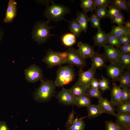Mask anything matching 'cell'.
<instances>
[{
	"label": "cell",
	"mask_w": 130,
	"mask_h": 130,
	"mask_svg": "<svg viewBox=\"0 0 130 130\" xmlns=\"http://www.w3.org/2000/svg\"><path fill=\"white\" fill-rule=\"evenodd\" d=\"M56 87L52 80L48 79L42 80L39 86L34 93V100L40 103L48 102L55 95Z\"/></svg>",
	"instance_id": "cell-1"
},
{
	"label": "cell",
	"mask_w": 130,
	"mask_h": 130,
	"mask_svg": "<svg viewBox=\"0 0 130 130\" xmlns=\"http://www.w3.org/2000/svg\"><path fill=\"white\" fill-rule=\"evenodd\" d=\"M49 21H40L36 22L32 32V38L39 45L44 43L55 35L50 33V30L53 26H50Z\"/></svg>",
	"instance_id": "cell-2"
},
{
	"label": "cell",
	"mask_w": 130,
	"mask_h": 130,
	"mask_svg": "<svg viewBox=\"0 0 130 130\" xmlns=\"http://www.w3.org/2000/svg\"><path fill=\"white\" fill-rule=\"evenodd\" d=\"M70 13L68 7L53 2L51 5L47 6L44 14L47 20L57 22L65 20L64 16Z\"/></svg>",
	"instance_id": "cell-3"
},
{
	"label": "cell",
	"mask_w": 130,
	"mask_h": 130,
	"mask_svg": "<svg viewBox=\"0 0 130 130\" xmlns=\"http://www.w3.org/2000/svg\"><path fill=\"white\" fill-rule=\"evenodd\" d=\"M75 78V74L72 65L61 66L57 71L54 83L56 87H60L69 84Z\"/></svg>",
	"instance_id": "cell-4"
},
{
	"label": "cell",
	"mask_w": 130,
	"mask_h": 130,
	"mask_svg": "<svg viewBox=\"0 0 130 130\" xmlns=\"http://www.w3.org/2000/svg\"><path fill=\"white\" fill-rule=\"evenodd\" d=\"M66 52L67 53L66 64L75 66L79 69H82L86 66L85 59L79 54L77 50L70 47Z\"/></svg>",
	"instance_id": "cell-5"
},
{
	"label": "cell",
	"mask_w": 130,
	"mask_h": 130,
	"mask_svg": "<svg viewBox=\"0 0 130 130\" xmlns=\"http://www.w3.org/2000/svg\"><path fill=\"white\" fill-rule=\"evenodd\" d=\"M42 60L48 68H50L66 64V61L61 57L60 52L53 51L51 49L47 51Z\"/></svg>",
	"instance_id": "cell-6"
},
{
	"label": "cell",
	"mask_w": 130,
	"mask_h": 130,
	"mask_svg": "<svg viewBox=\"0 0 130 130\" xmlns=\"http://www.w3.org/2000/svg\"><path fill=\"white\" fill-rule=\"evenodd\" d=\"M24 74L26 79L30 83L41 81L44 78L42 69L34 64L31 65L25 70Z\"/></svg>",
	"instance_id": "cell-7"
},
{
	"label": "cell",
	"mask_w": 130,
	"mask_h": 130,
	"mask_svg": "<svg viewBox=\"0 0 130 130\" xmlns=\"http://www.w3.org/2000/svg\"><path fill=\"white\" fill-rule=\"evenodd\" d=\"M78 73L77 82L87 89L91 86V82L95 78L96 69L92 67L85 71L79 69Z\"/></svg>",
	"instance_id": "cell-8"
},
{
	"label": "cell",
	"mask_w": 130,
	"mask_h": 130,
	"mask_svg": "<svg viewBox=\"0 0 130 130\" xmlns=\"http://www.w3.org/2000/svg\"><path fill=\"white\" fill-rule=\"evenodd\" d=\"M105 67L107 75L113 82L118 81L125 72V69L118 63H110Z\"/></svg>",
	"instance_id": "cell-9"
},
{
	"label": "cell",
	"mask_w": 130,
	"mask_h": 130,
	"mask_svg": "<svg viewBox=\"0 0 130 130\" xmlns=\"http://www.w3.org/2000/svg\"><path fill=\"white\" fill-rule=\"evenodd\" d=\"M58 102L63 105L69 106L75 105V98L69 89L63 87L56 96Z\"/></svg>",
	"instance_id": "cell-10"
},
{
	"label": "cell",
	"mask_w": 130,
	"mask_h": 130,
	"mask_svg": "<svg viewBox=\"0 0 130 130\" xmlns=\"http://www.w3.org/2000/svg\"><path fill=\"white\" fill-rule=\"evenodd\" d=\"M104 48L103 54L107 61L110 63H118L120 55L119 48L107 45Z\"/></svg>",
	"instance_id": "cell-11"
},
{
	"label": "cell",
	"mask_w": 130,
	"mask_h": 130,
	"mask_svg": "<svg viewBox=\"0 0 130 130\" xmlns=\"http://www.w3.org/2000/svg\"><path fill=\"white\" fill-rule=\"evenodd\" d=\"M17 3L14 0H9L3 21L6 23L12 22L17 14Z\"/></svg>",
	"instance_id": "cell-12"
},
{
	"label": "cell",
	"mask_w": 130,
	"mask_h": 130,
	"mask_svg": "<svg viewBox=\"0 0 130 130\" xmlns=\"http://www.w3.org/2000/svg\"><path fill=\"white\" fill-rule=\"evenodd\" d=\"M98 105L102 109L104 113L116 117L115 106L110 101L106 98H103L99 99Z\"/></svg>",
	"instance_id": "cell-13"
},
{
	"label": "cell",
	"mask_w": 130,
	"mask_h": 130,
	"mask_svg": "<svg viewBox=\"0 0 130 130\" xmlns=\"http://www.w3.org/2000/svg\"><path fill=\"white\" fill-rule=\"evenodd\" d=\"M77 45L78 48L77 51L79 54L85 58H91L95 52L93 47L86 43L78 42Z\"/></svg>",
	"instance_id": "cell-14"
},
{
	"label": "cell",
	"mask_w": 130,
	"mask_h": 130,
	"mask_svg": "<svg viewBox=\"0 0 130 130\" xmlns=\"http://www.w3.org/2000/svg\"><path fill=\"white\" fill-rule=\"evenodd\" d=\"M121 88L115 83L113 84L111 90L110 101L115 106H117L122 103Z\"/></svg>",
	"instance_id": "cell-15"
},
{
	"label": "cell",
	"mask_w": 130,
	"mask_h": 130,
	"mask_svg": "<svg viewBox=\"0 0 130 130\" xmlns=\"http://www.w3.org/2000/svg\"><path fill=\"white\" fill-rule=\"evenodd\" d=\"M91 58L92 61L91 67L96 69H101L106 66L107 61L103 54L95 52Z\"/></svg>",
	"instance_id": "cell-16"
},
{
	"label": "cell",
	"mask_w": 130,
	"mask_h": 130,
	"mask_svg": "<svg viewBox=\"0 0 130 130\" xmlns=\"http://www.w3.org/2000/svg\"><path fill=\"white\" fill-rule=\"evenodd\" d=\"M93 38L94 46H96L99 47H104L107 45L106 34L101 28L98 29L97 32Z\"/></svg>",
	"instance_id": "cell-17"
},
{
	"label": "cell",
	"mask_w": 130,
	"mask_h": 130,
	"mask_svg": "<svg viewBox=\"0 0 130 130\" xmlns=\"http://www.w3.org/2000/svg\"><path fill=\"white\" fill-rule=\"evenodd\" d=\"M76 19L80 25L82 31L84 32H86L87 31L88 22L89 21V17L87 13L83 11L78 12Z\"/></svg>",
	"instance_id": "cell-18"
},
{
	"label": "cell",
	"mask_w": 130,
	"mask_h": 130,
	"mask_svg": "<svg viewBox=\"0 0 130 130\" xmlns=\"http://www.w3.org/2000/svg\"><path fill=\"white\" fill-rule=\"evenodd\" d=\"M87 107L88 112L87 117L90 119L97 117L104 113L98 105L91 104Z\"/></svg>",
	"instance_id": "cell-19"
},
{
	"label": "cell",
	"mask_w": 130,
	"mask_h": 130,
	"mask_svg": "<svg viewBox=\"0 0 130 130\" xmlns=\"http://www.w3.org/2000/svg\"><path fill=\"white\" fill-rule=\"evenodd\" d=\"M87 89L77 82L69 90L73 97L76 98L86 93Z\"/></svg>",
	"instance_id": "cell-20"
},
{
	"label": "cell",
	"mask_w": 130,
	"mask_h": 130,
	"mask_svg": "<svg viewBox=\"0 0 130 130\" xmlns=\"http://www.w3.org/2000/svg\"><path fill=\"white\" fill-rule=\"evenodd\" d=\"M91 98L86 93L75 98V105L78 108L87 107L91 104Z\"/></svg>",
	"instance_id": "cell-21"
},
{
	"label": "cell",
	"mask_w": 130,
	"mask_h": 130,
	"mask_svg": "<svg viewBox=\"0 0 130 130\" xmlns=\"http://www.w3.org/2000/svg\"><path fill=\"white\" fill-rule=\"evenodd\" d=\"M69 29L76 37L79 38L83 31L81 27L76 19L68 21Z\"/></svg>",
	"instance_id": "cell-22"
},
{
	"label": "cell",
	"mask_w": 130,
	"mask_h": 130,
	"mask_svg": "<svg viewBox=\"0 0 130 130\" xmlns=\"http://www.w3.org/2000/svg\"><path fill=\"white\" fill-rule=\"evenodd\" d=\"M117 122L123 128L130 126V115L118 113L116 114Z\"/></svg>",
	"instance_id": "cell-23"
},
{
	"label": "cell",
	"mask_w": 130,
	"mask_h": 130,
	"mask_svg": "<svg viewBox=\"0 0 130 130\" xmlns=\"http://www.w3.org/2000/svg\"><path fill=\"white\" fill-rule=\"evenodd\" d=\"M78 116L74 119L72 124L67 128V130H84L85 124L83 119L86 117L78 118Z\"/></svg>",
	"instance_id": "cell-24"
},
{
	"label": "cell",
	"mask_w": 130,
	"mask_h": 130,
	"mask_svg": "<svg viewBox=\"0 0 130 130\" xmlns=\"http://www.w3.org/2000/svg\"><path fill=\"white\" fill-rule=\"evenodd\" d=\"M111 4L127 13L130 12V1L125 0H111Z\"/></svg>",
	"instance_id": "cell-25"
},
{
	"label": "cell",
	"mask_w": 130,
	"mask_h": 130,
	"mask_svg": "<svg viewBox=\"0 0 130 130\" xmlns=\"http://www.w3.org/2000/svg\"><path fill=\"white\" fill-rule=\"evenodd\" d=\"M76 36L72 33H67L64 35L61 38L63 44L67 47H71L76 43Z\"/></svg>",
	"instance_id": "cell-26"
},
{
	"label": "cell",
	"mask_w": 130,
	"mask_h": 130,
	"mask_svg": "<svg viewBox=\"0 0 130 130\" xmlns=\"http://www.w3.org/2000/svg\"><path fill=\"white\" fill-rule=\"evenodd\" d=\"M80 5L83 11L87 13L92 12L96 7L95 0H81Z\"/></svg>",
	"instance_id": "cell-27"
},
{
	"label": "cell",
	"mask_w": 130,
	"mask_h": 130,
	"mask_svg": "<svg viewBox=\"0 0 130 130\" xmlns=\"http://www.w3.org/2000/svg\"><path fill=\"white\" fill-rule=\"evenodd\" d=\"M115 35L119 37L123 36L130 37V31L126 29L123 26H113L111 31Z\"/></svg>",
	"instance_id": "cell-28"
},
{
	"label": "cell",
	"mask_w": 130,
	"mask_h": 130,
	"mask_svg": "<svg viewBox=\"0 0 130 130\" xmlns=\"http://www.w3.org/2000/svg\"><path fill=\"white\" fill-rule=\"evenodd\" d=\"M107 42L108 45L119 48L121 46L119 38L110 31L106 34Z\"/></svg>",
	"instance_id": "cell-29"
},
{
	"label": "cell",
	"mask_w": 130,
	"mask_h": 130,
	"mask_svg": "<svg viewBox=\"0 0 130 130\" xmlns=\"http://www.w3.org/2000/svg\"><path fill=\"white\" fill-rule=\"evenodd\" d=\"M127 71H130V55L120 52L118 63Z\"/></svg>",
	"instance_id": "cell-30"
},
{
	"label": "cell",
	"mask_w": 130,
	"mask_h": 130,
	"mask_svg": "<svg viewBox=\"0 0 130 130\" xmlns=\"http://www.w3.org/2000/svg\"><path fill=\"white\" fill-rule=\"evenodd\" d=\"M130 71H125L119 79V86L121 88H129L130 86Z\"/></svg>",
	"instance_id": "cell-31"
},
{
	"label": "cell",
	"mask_w": 130,
	"mask_h": 130,
	"mask_svg": "<svg viewBox=\"0 0 130 130\" xmlns=\"http://www.w3.org/2000/svg\"><path fill=\"white\" fill-rule=\"evenodd\" d=\"M117 106L115 110L118 112L130 115V102H122Z\"/></svg>",
	"instance_id": "cell-32"
},
{
	"label": "cell",
	"mask_w": 130,
	"mask_h": 130,
	"mask_svg": "<svg viewBox=\"0 0 130 130\" xmlns=\"http://www.w3.org/2000/svg\"><path fill=\"white\" fill-rule=\"evenodd\" d=\"M86 93L91 98H96L98 100L103 98L101 93L99 90L93 88L91 86L87 89Z\"/></svg>",
	"instance_id": "cell-33"
},
{
	"label": "cell",
	"mask_w": 130,
	"mask_h": 130,
	"mask_svg": "<svg viewBox=\"0 0 130 130\" xmlns=\"http://www.w3.org/2000/svg\"><path fill=\"white\" fill-rule=\"evenodd\" d=\"M108 17L112 18L121 13V10L112 4H110L108 7Z\"/></svg>",
	"instance_id": "cell-34"
},
{
	"label": "cell",
	"mask_w": 130,
	"mask_h": 130,
	"mask_svg": "<svg viewBox=\"0 0 130 130\" xmlns=\"http://www.w3.org/2000/svg\"><path fill=\"white\" fill-rule=\"evenodd\" d=\"M100 20L97 15L93 12L89 17V21L91 23V26L98 29L100 28Z\"/></svg>",
	"instance_id": "cell-35"
},
{
	"label": "cell",
	"mask_w": 130,
	"mask_h": 130,
	"mask_svg": "<svg viewBox=\"0 0 130 130\" xmlns=\"http://www.w3.org/2000/svg\"><path fill=\"white\" fill-rule=\"evenodd\" d=\"M101 78L99 81V88L103 92L110 90L108 79L103 76H101Z\"/></svg>",
	"instance_id": "cell-36"
},
{
	"label": "cell",
	"mask_w": 130,
	"mask_h": 130,
	"mask_svg": "<svg viewBox=\"0 0 130 130\" xmlns=\"http://www.w3.org/2000/svg\"><path fill=\"white\" fill-rule=\"evenodd\" d=\"M95 14L101 20L108 17V10L106 8L97 7L94 10Z\"/></svg>",
	"instance_id": "cell-37"
},
{
	"label": "cell",
	"mask_w": 130,
	"mask_h": 130,
	"mask_svg": "<svg viewBox=\"0 0 130 130\" xmlns=\"http://www.w3.org/2000/svg\"><path fill=\"white\" fill-rule=\"evenodd\" d=\"M125 19L123 13H120L111 19V22L112 23L117 24L118 26H123Z\"/></svg>",
	"instance_id": "cell-38"
},
{
	"label": "cell",
	"mask_w": 130,
	"mask_h": 130,
	"mask_svg": "<svg viewBox=\"0 0 130 130\" xmlns=\"http://www.w3.org/2000/svg\"><path fill=\"white\" fill-rule=\"evenodd\" d=\"M106 130H119L120 125L117 123L112 121H106L105 122Z\"/></svg>",
	"instance_id": "cell-39"
},
{
	"label": "cell",
	"mask_w": 130,
	"mask_h": 130,
	"mask_svg": "<svg viewBox=\"0 0 130 130\" xmlns=\"http://www.w3.org/2000/svg\"><path fill=\"white\" fill-rule=\"evenodd\" d=\"M96 7L106 8L111 4V0H95Z\"/></svg>",
	"instance_id": "cell-40"
},
{
	"label": "cell",
	"mask_w": 130,
	"mask_h": 130,
	"mask_svg": "<svg viewBox=\"0 0 130 130\" xmlns=\"http://www.w3.org/2000/svg\"><path fill=\"white\" fill-rule=\"evenodd\" d=\"M76 112L72 109V112L69 113L67 121L66 122L65 127L68 128L72 123L75 119L74 115Z\"/></svg>",
	"instance_id": "cell-41"
},
{
	"label": "cell",
	"mask_w": 130,
	"mask_h": 130,
	"mask_svg": "<svg viewBox=\"0 0 130 130\" xmlns=\"http://www.w3.org/2000/svg\"><path fill=\"white\" fill-rule=\"evenodd\" d=\"M130 38L126 36H123L118 37L121 46L130 44Z\"/></svg>",
	"instance_id": "cell-42"
},
{
	"label": "cell",
	"mask_w": 130,
	"mask_h": 130,
	"mask_svg": "<svg viewBox=\"0 0 130 130\" xmlns=\"http://www.w3.org/2000/svg\"><path fill=\"white\" fill-rule=\"evenodd\" d=\"M119 48L120 53L130 55V44L121 46Z\"/></svg>",
	"instance_id": "cell-43"
},
{
	"label": "cell",
	"mask_w": 130,
	"mask_h": 130,
	"mask_svg": "<svg viewBox=\"0 0 130 130\" xmlns=\"http://www.w3.org/2000/svg\"><path fill=\"white\" fill-rule=\"evenodd\" d=\"M91 86L93 88L99 90V81L97 78H94L92 81Z\"/></svg>",
	"instance_id": "cell-44"
},
{
	"label": "cell",
	"mask_w": 130,
	"mask_h": 130,
	"mask_svg": "<svg viewBox=\"0 0 130 130\" xmlns=\"http://www.w3.org/2000/svg\"><path fill=\"white\" fill-rule=\"evenodd\" d=\"M130 102V90L129 89L127 88L123 102Z\"/></svg>",
	"instance_id": "cell-45"
},
{
	"label": "cell",
	"mask_w": 130,
	"mask_h": 130,
	"mask_svg": "<svg viewBox=\"0 0 130 130\" xmlns=\"http://www.w3.org/2000/svg\"><path fill=\"white\" fill-rule=\"evenodd\" d=\"M0 130H10L6 123L4 121L0 123Z\"/></svg>",
	"instance_id": "cell-46"
},
{
	"label": "cell",
	"mask_w": 130,
	"mask_h": 130,
	"mask_svg": "<svg viewBox=\"0 0 130 130\" xmlns=\"http://www.w3.org/2000/svg\"><path fill=\"white\" fill-rule=\"evenodd\" d=\"M36 1L37 2L44 5H46L47 6L49 5L50 3H52L54 2L53 0H37Z\"/></svg>",
	"instance_id": "cell-47"
},
{
	"label": "cell",
	"mask_w": 130,
	"mask_h": 130,
	"mask_svg": "<svg viewBox=\"0 0 130 130\" xmlns=\"http://www.w3.org/2000/svg\"><path fill=\"white\" fill-rule=\"evenodd\" d=\"M124 26L127 30L130 31V20L129 19L124 22Z\"/></svg>",
	"instance_id": "cell-48"
},
{
	"label": "cell",
	"mask_w": 130,
	"mask_h": 130,
	"mask_svg": "<svg viewBox=\"0 0 130 130\" xmlns=\"http://www.w3.org/2000/svg\"><path fill=\"white\" fill-rule=\"evenodd\" d=\"M3 37V32L0 30V42L1 40Z\"/></svg>",
	"instance_id": "cell-49"
},
{
	"label": "cell",
	"mask_w": 130,
	"mask_h": 130,
	"mask_svg": "<svg viewBox=\"0 0 130 130\" xmlns=\"http://www.w3.org/2000/svg\"><path fill=\"white\" fill-rule=\"evenodd\" d=\"M123 128H124V130H130V126Z\"/></svg>",
	"instance_id": "cell-50"
},
{
	"label": "cell",
	"mask_w": 130,
	"mask_h": 130,
	"mask_svg": "<svg viewBox=\"0 0 130 130\" xmlns=\"http://www.w3.org/2000/svg\"><path fill=\"white\" fill-rule=\"evenodd\" d=\"M119 130H124L123 127L120 125V128Z\"/></svg>",
	"instance_id": "cell-51"
},
{
	"label": "cell",
	"mask_w": 130,
	"mask_h": 130,
	"mask_svg": "<svg viewBox=\"0 0 130 130\" xmlns=\"http://www.w3.org/2000/svg\"></svg>",
	"instance_id": "cell-52"
}]
</instances>
